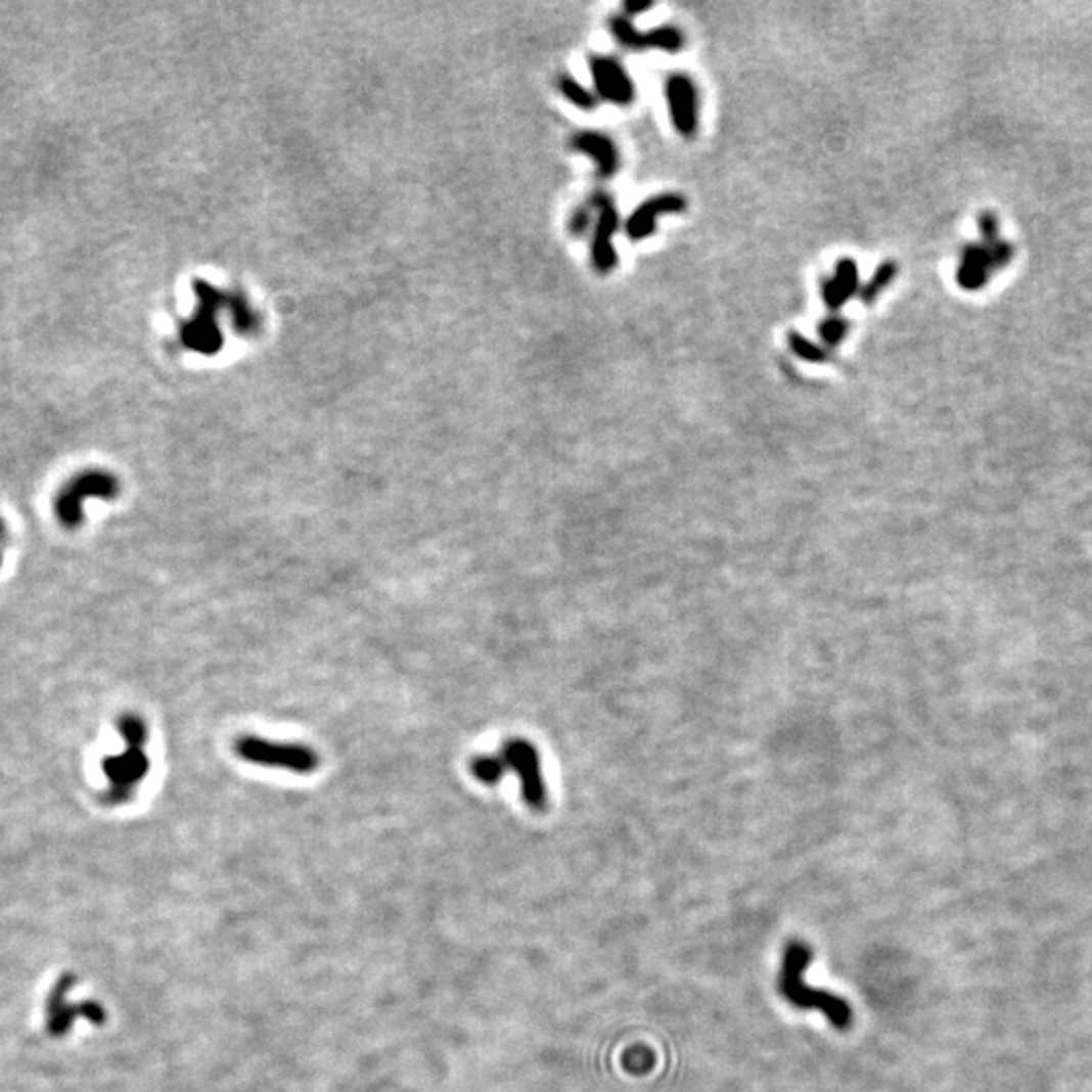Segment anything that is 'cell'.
I'll return each instance as SVG.
<instances>
[{
	"instance_id": "cell-18",
	"label": "cell",
	"mask_w": 1092,
	"mask_h": 1092,
	"mask_svg": "<svg viewBox=\"0 0 1092 1092\" xmlns=\"http://www.w3.org/2000/svg\"><path fill=\"white\" fill-rule=\"evenodd\" d=\"M787 343H789V349L795 357H800L802 361L806 363H827L829 361V353L818 345L814 340H810L808 336L800 334V332H789L787 336Z\"/></svg>"
},
{
	"instance_id": "cell-16",
	"label": "cell",
	"mask_w": 1092,
	"mask_h": 1092,
	"mask_svg": "<svg viewBox=\"0 0 1092 1092\" xmlns=\"http://www.w3.org/2000/svg\"><path fill=\"white\" fill-rule=\"evenodd\" d=\"M469 771L471 775L482 781L484 785H498L504 777V773L508 771L504 759L498 755H477L469 761Z\"/></svg>"
},
{
	"instance_id": "cell-20",
	"label": "cell",
	"mask_w": 1092,
	"mask_h": 1092,
	"mask_svg": "<svg viewBox=\"0 0 1092 1092\" xmlns=\"http://www.w3.org/2000/svg\"><path fill=\"white\" fill-rule=\"evenodd\" d=\"M118 732L124 742L128 744H146L148 740V727L140 715L126 713L118 719Z\"/></svg>"
},
{
	"instance_id": "cell-22",
	"label": "cell",
	"mask_w": 1092,
	"mask_h": 1092,
	"mask_svg": "<svg viewBox=\"0 0 1092 1092\" xmlns=\"http://www.w3.org/2000/svg\"><path fill=\"white\" fill-rule=\"evenodd\" d=\"M977 227H980V233H982V243L986 245H994L1001 241L1000 237V219L996 213L992 211H984L980 217H977Z\"/></svg>"
},
{
	"instance_id": "cell-24",
	"label": "cell",
	"mask_w": 1092,
	"mask_h": 1092,
	"mask_svg": "<svg viewBox=\"0 0 1092 1092\" xmlns=\"http://www.w3.org/2000/svg\"><path fill=\"white\" fill-rule=\"evenodd\" d=\"M8 541H10L8 525H6V520L0 516V566H2V560H4V552H6Z\"/></svg>"
},
{
	"instance_id": "cell-8",
	"label": "cell",
	"mask_w": 1092,
	"mask_h": 1092,
	"mask_svg": "<svg viewBox=\"0 0 1092 1092\" xmlns=\"http://www.w3.org/2000/svg\"><path fill=\"white\" fill-rule=\"evenodd\" d=\"M666 101L676 132L692 138L700 124V95L692 78L686 74L670 76L666 82Z\"/></svg>"
},
{
	"instance_id": "cell-17",
	"label": "cell",
	"mask_w": 1092,
	"mask_h": 1092,
	"mask_svg": "<svg viewBox=\"0 0 1092 1092\" xmlns=\"http://www.w3.org/2000/svg\"><path fill=\"white\" fill-rule=\"evenodd\" d=\"M609 29H611V35L616 37V41L630 49V51H645V33L637 31L636 25L624 16V14H618L609 20Z\"/></svg>"
},
{
	"instance_id": "cell-4",
	"label": "cell",
	"mask_w": 1092,
	"mask_h": 1092,
	"mask_svg": "<svg viewBox=\"0 0 1092 1092\" xmlns=\"http://www.w3.org/2000/svg\"><path fill=\"white\" fill-rule=\"evenodd\" d=\"M124 744V750L101 759V773L107 781V787L101 791V800L107 806H122L130 802L150 771V761L144 750L146 744Z\"/></svg>"
},
{
	"instance_id": "cell-7",
	"label": "cell",
	"mask_w": 1092,
	"mask_h": 1092,
	"mask_svg": "<svg viewBox=\"0 0 1092 1092\" xmlns=\"http://www.w3.org/2000/svg\"><path fill=\"white\" fill-rule=\"evenodd\" d=\"M589 202L597 211L595 233H593V243H591L593 268L599 273L613 272L618 262H620L616 245H613V237H616V233L620 229L618 207L613 204V200L605 192L593 194V198Z\"/></svg>"
},
{
	"instance_id": "cell-1",
	"label": "cell",
	"mask_w": 1092,
	"mask_h": 1092,
	"mask_svg": "<svg viewBox=\"0 0 1092 1092\" xmlns=\"http://www.w3.org/2000/svg\"><path fill=\"white\" fill-rule=\"evenodd\" d=\"M812 949L802 941L787 943L781 959V971L777 988L783 1000L789 1001L798 1009H816L821 1011L827 1021L837 1030H848L854 1019L852 1005L839 996H833L823 990H814L806 984V969L812 963Z\"/></svg>"
},
{
	"instance_id": "cell-12",
	"label": "cell",
	"mask_w": 1092,
	"mask_h": 1092,
	"mask_svg": "<svg viewBox=\"0 0 1092 1092\" xmlns=\"http://www.w3.org/2000/svg\"><path fill=\"white\" fill-rule=\"evenodd\" d=\"M996 272L990 245L986 243H969L961 252V260L957 266V283L967 291H977L988 285L992 279V273Z\"/></svg>"
},
{
	"instance_id": "cell-3",
	"label": "cell",
	"mask_w": 1092,
	"mask_h": 1092,
	"mask_svg": "<svg viewBox=\"0 0 1092 1092\" xmlns=\"http://www.w3.org/2000/svg\"><path fill=\"white\" fill-rule=\"evenodd\" d=\"M235 753L247 763L302 775L320 767V755L312 746L304 742H281L256 734L239 736L235 740Z\"/></svg>"
},
{
	"instance_id": "cell-21",
	"label": "cell",
	"mask_w": 1092,
	"mask_h": 1092,
	"mask_svg": "<svg viewBox=\"0 0 1092 1092\" xmlns=\"http://www.w3.org/2000/svg\"><path fill=\"white\" fill-rule=\"evenodd\" d=\"M850 332V322L841 316H827L819 324V338L825 347H837Z\"/></svg>"
},
{
	"instance_id": "cell-14",
	"label": "cell",
	"mask_w": 1092,
	"mask_h": 1092,
	"mask_svg": "<svg viewBox=\"0 0 1092 1092\" xmlns=\"http://www.w3.org/2000/svg\"><path fill=\"white\" fill-rule=\"evenodd\" d=\"M897 275H899V264H897V262H893V260L882 262V264L874 270L872 277L860 287V291H858L860 300H862L864 304H874V302L884 293V289L895 281Z\"/></svg>"
},
{
	"instance_id": "cell-2",
	"label": "cell",
	"mask_w": 1092,
	"mask_h": 1092,
	"mask_svg": "<svg viewBox=\"0 0 1092 1092\" xmlns=\"http://www.w3.org/2000/svg\"><path fill=\"white\" fill-rule=\"evenodd\" d=\"M120 494V482L105 469H84L63 484L53 498V516L67 529L76 531L86 522L88 500H113Z\"/></svg>"
},
{
	"instance_id": "cell-23",
	"label": "cell",
	"mask_w": 1092,
	"mask_h": 1092,
	"mask_svg": "<svg viewBox=\"0 0 1092 1092\" xmlns=\"http://www.w3.org/2000/svg\"><path fill=\"white\" fill-rule=\"evenodd\" d=\"M593 204L587 202L583 207H579L577 211H573L571 215V221H568V229L573 235H583L591 229V221H593Z\"/></svg>"
},
{
	"instance_id": "cell-19",
	"label": "cell",
	"mask_w": 1092,
	"mask_h": 1092,
	"mask_svg": "<svg viewBox=\"0 0 1092 1092\" xmlns=\"http://www.w3.org/2000/svg\"><path fill=\"white\" fill-rule=\"evenodd\" d=\"M558 88L575 107H579V109H595L597 107V99L599 97L593 91L587 90L583 84H579L575 78L562 76L558 80Z\"/></svg>"
},
{
	"instance_id": "cell-11",
	"label": "cell",
	"mask_w": 1092,
	"mask_h": 1092,
	"mask_svg": "<svg viewBox=\"0 0 1092 1092\" xmlns=\"http://www.w3.org/2000/svg\"><path fill=\"white\" fill-rule=\"evenodd\" d=\"M573 148L585 156H589L593 163H595V169H597V175L601 179H611L620 167H622V161H620V152L613 144V140L601 132H595V130H581L573 136L571 140Z\"/></svg>"
},
{
	"instance_id": "cell-5",
	"label": "cell",
	"mask_w": 1092,
	"mask_h": 1092,
	"mask_svg": "<svg viewBox=\"0 0 1092 1092\" xmlns=\"http://www.w3.org/2000/svg\"><path fill=\"white\" fill-rule=\"evenodd\" d=\"M76 984H78V977L72 973H65L57 980V984L53 986L47 998V1007H45L47 1032L53 1038H65L80 1017L88 1019L91 1023H103L105 1019V1009L99 1003L72 1001L67 998L70 992L76 988Z\"/></svg>"
},
{
	"instance_id": "cell-10",
	"label": "cell",
	"mask_w": 1092,
	"mask_h": 1092,
	"mask_svg": "<svg viewBox=\"0 0 1092 1092\" xmlns=\"http://www.w3.org/2000/svg\"><path fill=\"white\" fill-rule=\"evenodd\" d=\"M688 207V200L680 192H662L643 200L626 221V233L632 241H643L657 229V221L666 215H680Z\"/></svg>"
},
{
	"instance_id": "cell-9",
	"label": "cell",
	"mask_w": 1092,
	"mask_h": 1092,
	"mask_svg": "<svg viewBox=\"0 0 1092 1092\" xmlns=\"http://www.w3.org/2000/svg\"><path fill=\"white\" fill-rule=\"evenodd\" d=\"M589 72L601 99L616 105H630L636 99V86L628 70L611 55H593Z\"/></svg>"
},
{
	"instance_id": "cell-13",
	"label": "cell",
	"mask_w": 1092,
	"mask_h": 1092,
	"mask_svg": "<svg viewBox=\"0 0 1092 1092\" xmlns=\"http://www.w3.org/2000/svg\"><path fill=\"white\" fill-rule=\"evenodd\" d=\"M860 291V270L852 258H841L831 277L823 283V302L829 310H839Z\"/></svg>"
},
{
	"instance_id": "cell-25",
	"label": "cell",
	"mask_w": 1092,
	"mask_h": 1092,
	"mask_svg": "<svg viewBox=\"0 0 1092 1092\" xmlns=\"http://www.w3.org/2000/svg\"><path fill=\"white\" fill-rule=\"evenodd\" d=\"M651 6H653L651 2H641V0H628V2L624 4L628 16H630V14H637V12H643V10H649Z\"/></svg>"
},
{
	"instance_id": "cell-15",
	"label": "cell",
	"mask_w": 1092,
	"mask_h": 1092,
	"mask_svg": "<svg viewBox=\"0 0 1092 1092\" xmlns=\"http://www.w3.org/2000/svg\"><path fill=\"white\" fill-rule=\"evenodd\" d=\"M684 45H686V37L674 25L655 27L645 33V49H655L664 53H680Z\"/></svg>"
},
{
	"instance_id": "cell-6",
	"label": "cell",
	"mask_w": 1092,
	"mask_h": 1092,
	"mask_svg": "<svg viewBox=\"0 0 1092 1092\" xmlns=\"http://www.w3.org/2000/svg\"><path fill=\"white\" fill-rule=\"evenodd\" d=\"M500 757L504 759L506 767L518 775L527 806L535 812H543L546 808V783L537 746L527 738H510L502 744Z\"/></svg>"
}]
</instances>
